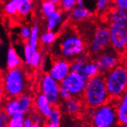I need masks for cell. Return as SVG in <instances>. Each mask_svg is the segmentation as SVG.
I'll use <instances>...</instances> for the list:
<instances>
[{"label":"cell","instance_id":"6da1fadb","mask_svg":"<svg viewBox=\"0 0 127 127\" xmlns=\"http://www.w3.org/2000/svg\"><path fill=\"white\" fill-rule=\"evenodd\" d=\"M59 56L70 63L76 59L82 53L87 52L86 44L79 35L77 29L67 26L58 38Z\"/></svg>","mask_w":127,"mask_h":127},{"label":"cell","instance_id":"7a4b0ae2","mask_svg":"<svg viewBox=\"0 0 127 127\" xmlns=\"http://www.w3.org/2000/svg\"><path fill=\"white\" fill-rule=\"evenodd\" d=\"M6 99L17 98L26 93L29 87L28 74L23 66L12 69H6L1 76Z\"/></svg>","mask_w":127,"mask_h":127},{"label":"cell","instance_id":"3957f363","mask_svg":"<svg viewBox=\"0 0 127 127\" xmlns=\"http://www.w3.org/2000/svg\"><path fill=\"white\" fill-rule=\"evenodd\" d=\"M82 100L88 108L98 107L111 100L103 74L99 73L88 79Z\"/></svg>","mask_w":127,"mask_h":127},{"label":"cell","instance_id":"277c9868","mask_svg":"<svg viewBox=\"0 0 127 127\" xmlns=\"http://www.w3.org/2000/svg\"><path fill=\"white\" fill-rule=\"evenodd\" d=\"M87 117L92 127H119L114 100L95 108H89Z\"/></svg>","mask_w":127,"mask_h":127},{"label":"cell","instance_id":"5b68a950","mask_svg":"<svg viewBox=\"0 0 127 127\" xmlns=\"http://www.w3.org/2000/svg\"><path fill=\"white\" fill-rule=\"evenodd\" d=\"M103 75L112 99H116L127 92V69L124 65L119 64Z\"/></svg>","mask_w":127,"mask_h":127},{"label":"cell","instance_id":"8992f818","mask_svg":"<svg viewBox=\"0 0 127 127\" xmlns=\"http://www.w3.org/2000/svg\"><path fill=\"white\" fill-rule=\"evenodd\" d=\"M121 58L122 56L110 45L92 60L98 67L99 72L105 74L121 64Z\"/></svg>","mask_w":127,"mask_h":127},{"label":"cell","instance_id":"52a82bcc","mask_svg":"<svg viewBox=\"0 0 127 127\" xmlns=\"http://www.w3.org/2000/svg\"><path fill=\"white\" fill-rule=\"evenodd\" d=\"M109 46H110L109 28L105 26H98L91 42L88 45V53L91 59H94Z\"/></svg>","mask_w":127,"mask_h":127},{"label":"cell","instance_id":"ba28073f","mask_svg":"<svg viewBox=\"0 0 127 127\" xmlns=\"http://www.w3.org/2000/svg\"><path fill=\"white\" fill-rule=\"evenodd\" d=\"M60 83L52 77L49 73H44L39 81V89L53 106H60L62 102L59 95Z\"/></svg>","mask_w":127,"mask_h":127},{"label":"cell","instance_id":"9c48e42d","mask_svg":"<svg viewBox=\"0 0 127 127\" xmlns=\"http://www.w3.org/2000/svg\"><path fill=\"white\" fill-rule=\"evenodd\" d=\"M88 79L81 74L70 72L61 82V84L69 89L73 97L82 99L86 87Z\"/></svg>","mask_w":127,"mask_h":127},{"label":"cell","instance_id":"30bf717a","mask_svg":"<svg viewBox=\"0 0 127 127\" xmlns=\"http://www.w3.org/2000/svg\"><path fill=\"white\" fill-rule=\"evenodd\" d=\"M110 45L121 56L126 52L127 27L119 24H109Z\"/></svg>","mask_w":127,"mask_h":127},{"label":"cell","instance_id":"8fae6325","mask_svg":"<svg viewBox=\"0 0 127 127\" xmlns=\"http://www.w3.org/2000/svg\"><path fill=\"white\" fill-rule=\"evenodd\" d=\"M70 72V62L63 58H56L49 69V75L59 83Z\"/></svg>","mask_w":127,"mask_h":127},{"label":"cell","instance_id":"7c38bea8","mask_svg":"<svg viewBox=\"0 0 127 127\" xmlns=\"http://www.w3.org/2000/svg\"><path fill=\"white\" fill-rule=\"evenodd\" d=\"M84 106V103L80 98L72 97L71 99L63 101L60 104L63 113L69 116H78L82 113Z\"/></svg>","mask_w":127,"mask_h":127},{"label":"cell","instance_id":"4fadbf2b","mask_svg":"<svg viewBox=\"0 0 127 127\" xmlns=\"http://www.w3.org/2000/svg\"><path fill=\"white\" fill-rule=\"evenodd\" d=\"M109 24H119L127 27V12L112 5L103 16Z\"/></svg>","mask_w":127,"mask_h":127},{"label":"cell","instance_id":"5bb4252c","mask_svg":"<svg viewBox=\"0 0 127 127\" xmlns=\"http://www.w3.org/2000/svg\"><path fill=\"white\" fill-rule=\"evenodd\" d=\"M34 106L36 111L39 113L44 118H46L51 113L53 106L49 102L46 96L42 93L36 94L34 98Z\"/></svg>","mask_w":127,"mask_h":127},{"label":"cell","instance_id":"9a60e30c","mask_svg":"<svg viewBox=\"0 0 127 127\" xmlns=\"http://www.w3.org/2000/svg\"><path fill=\"white\" fill-rule=\"evenodd\" d=\"M119 125H127V92L119 98L113 99Z\"/></svg>","mask_w":127,"mask_h":127},{"label":"cell","instance_id":"2e32d148","mask_svg":"<svg viewBox=\"0 0 127 127\" xmlns=\"http://www.w3.org/2000/svg\"><path fill=\"white\" fill-rule=\"evenodd\" d=\"M23 65V60L19 56L12 46H9L6 52V60H5V67L6 69H12L18 67H21Z\"/></svg>","mask_w":127,"mask_h":127},{"label":"cell","instance_id":"e0dca14e","mask_svg":"<svg viewBox=\"0 0 127 127\" xmlns=\"http://www.w3.org/2000/svg\"><path fill=\"white\" fill-rule=\"evenodd\" d=\"M21 1L22 0H3L2 2V13L10 18L17 16Z\"/></svg>","mask_w":127,"mask_h":127},{"label":"cell","instance_id":"ac0fdd59","mask_svg":"<svg viewBox=\"0 0 127 127\" xmlns=\"http://www.w3.org/2000/svg\"><path fill=\"white\" fill-rule=\"evenodd\" d=\"M17 100L19 102L20 111L26 115L28 113H30L31 109L34 106V98L32 95L26 92L18 96Z\"/></svg>","mask_w":127,"mask_h":127},{"label":"cell","instance_id":"d6986e66","mask_svg":"<svg viewBox=\"0 0 127 127\" xmlns=\"http://www.w3.org/2000/svg\"><path fill=\"white\" fill-rule=\"evenodd\" d=\"M63 10H57L54 14L46 18V30L55 31L56 29L62 24L63 20Z\"/></svg>","mask_w":127,"mask_h":127},{"label":"cell","instance_id":"ffe728a7","mask_svg":"<svg viewBox=\"0 0 127 127\" xmlns=\"http://www.w3.org/2000/svg\"><path fill=\"white\" fill-rule=\"evenodd\" d=\"M92 16V12L85 7L76 6L71 10V19L76 22L88 19Z\"/></svg>","mask_w":127,"mask_h":127},{"label":"cell","instance_id":"44dd1931","mask_svg":"<svg viewBox=\"0 0 127 127\" xmlns=\"http://www.w3.org/2000/svg\"><path fill=\"white\" fill-rule=\"evenodd\" d=\"M34 8L33 0H22L19 6L17 16L19 18H26L31 14Z\"/></svg>","mask_w":127,"mask_h":127},{"label":"cell","instance_id":"7402d4cb","mask_svg":"<svg viewBox=\"0 0 127 127\" xmlns=\"http://www.w3.org/2000/svg\"><path fill=\"white\" fill-rule=\"evenodd\" d=\"M2 109L9 114V116L20 111L19 102L17 98H8L5 99V102L2 106Z\"/></svg>","mask_w":127,"mask_h":127},{"label":"cell","instance_id":"603a6c76","mask_svg":"<svg viewBox=\"0 0 127 127\" xmlns=\"http://www.w3.org/2000/svg\"><path fill=\"white\" fill-rule=\"evenodd\" d=\"M39 27L38 25H33L31 27V35L28 40V42L30 45V46L33 51L38 50L39 46Z\"/></svg>","mask_w":127,"mask_h":127},{"label":"cell","instance_id":"cb8c5ba5","mask_svg":"<svg viewBox=\"0 0 127 127\" xmlns=\"http://www.w3.org/2000/svg\"><path fill=\"white\" fill-rule=\"evenodd\" d=\"M40 5L41 12L46 18L52 16L58 10V5L48 0H42Z\"/></svg>","mask_w":127,"mask_h":127},{"label":"cell","instance_id":"d4e9b609","mask_svg":"<svg viewBox=\"0 0 127 127\" xmlns=\"http://www.w3.org/2000/svg\"><path fill=\"white\" fill-rule=\"evenodd\" d=\"M88 63L89 62L80 61L77 59H75V60L70 63V72H78L88 79L87 76H86V67H87Z\"/></svg>","mask_w":127,"mask_h":127},{"label":"cell","instance_id":"484cf974","mask_svg":"<svg viewBox=\"0 0 127 127\" xmlns=\"http://www.w3.org/2000/svg\"><path fill=\"white\" fill-rule=\"evenodd\" d=\"M63 112L59 106H53L49 115L46 118V122L48 123H53L56 124L61 125L62 119H63Z\"/></svg>","mask_w":127,"mask_h":127},{"label":"cell","instance_id":"4316f807","mask_svg":"<svg viewBox=\"0 0 127 127\" xmlns=\"http://www.w3.org/2000/svg\"><path fill=\"white\" fill-rule=\"evenodd\" d=\"M26 116V114L19 111L10 116L9 121L7 125L9 127H23Z\"/></svg>","mask_w":127,"mask_h":127},{"label":"cell","instance_id":"83f0119b","mask_svg":"<svg viewBox=\"0 0 127 127\" xmlns=\"http://www.w3.org/2000/svg\"><path fill=\"white\" fill-rule=\"evenodd\" d=\"M56 33L53 31H46L43 32L39 39V43L42 46H50L56 40Z\"/></svg>","mask_w":127,"mask_h":127},{"label":"cell","instance_id":"f1b7e54d","mask_svg":"<svg viewBox=\"0 0 127 127\" xmlns=\"http://www.w3.org/2000/svg\"><path fill=\"white\" fill-rule=\"evenodd\" d=\"M111 3H112V0H96V4H95L96 13L103 16L112 6L110 5Z\"/></svg>","mask_w":127,"mask_h":127},{"label":"cell","instance_id":"f546056e","mask_svg":"<svg viewBox=\"0 0 127 127\" xmlns=\"http://www.w3.org/2000/svg\"><path fill=\"white\" fill-rule=\"evenodd\" d=\"M23 63L28 66L30 65L32 55L33 53V50L32 49L30 45L28 42H23Z\"/></svg>","mask_w":127,"mask_h":127},{"label":"cell","instance_id":"4dcf8cb0","mask_svg":"<svg viewBox=\"0 0 127 127\" xmlns=\"http://www.w3.org/2000/svg\"><path fill=\"white\" fill-rule=\"evenodd\" d=\"M42 62V55L39 50H35L33 51L32 55V59H31V63L30 66L32 69H36L39 66L40 63Z\"/></svg>","mask_w":127,"mask_h":127},{"label":"cell","instance_id":"1f68e13d","mask_svg":"<svg viewBox=\"0 0 127 127\" xmlns=\"http://www.w3.org/2000/svg\"><path fill=\"white\" fill-rule=\"evenodd\" d=\"M31 35V27L26 25L22 26L19 31V39L23 42H28Z\"/></svg>","mask_w":127,"mask_h":127},{"label":"cell","instance_id":"d6a6232c","mask_svg":"<svg viewBox=\"0 0 127 127\" xmlns=\"http://www.w3.org/2000/svg\"><path fill=\"white\" fill-rule=\"evenodd\" d=\"M59 5L63 11L69 12L74 9L76 5V0H61Z\"/></svg>","mask_w":127,"mask_h":127},{"label":"cell","instance_id":"836d02e7","mask_svg":"<svg viewBox=\"0 0 127 127\" xmlns=\"http://www.w3.org/2000/svg\"><path fill=\"white\" fill-rule=\"evenodd\" d=\"M59 95H60L62 102L68 100V99H71L72 97H73L71 93L69 91V89L66 87H65L64 86H63L61 83H60V88H59Z\"/></svg>","mask_w":127,"mask_h":127},{"label":"cell","instance_id":"e575fe53","mask_svg":"<svg viewBox=\"0 0 127 127\" xmlns=\"http://www.w3.org/2000/svg\"><path fill=\"white\" fill-rule=\"evenodd\" d=\"M113 6L127 12V0H112Z\"/></svg>","mask_w":127,"mask_h":127},{"label":"cell","instance_id":"d590c367","mask_svg":"<svg viewBox=\"0 0 127 127\" xmlns=\"http://www.w3.org/2000/svg\"><path fill=\"white\" fill-rule=\"evenodd\" d=\"M32 116V119L33 120V123L35 124H38V125H41L42 123V118H44L38 112H33V113L30 115Z\"/></svg>","mask_w":127,"mask_h":127},{"label":"cell","instance_id":"8d00e7d4","mask_svg":"<svg viewBox=\"0 0 127 127\" xmlns=\"http://www.w3.org/2000/svg\"><path fill=\"white\" fill-rule=\"evenodd\" d=\"M5 99H6V97H5V95L3 86H2V83H0V106H3Z\"/></svg>","mask_w":127,"mask_h":127},{"label":"cell","instance_id":"74e56055","mask_svg":"<svg viewBox=\"0 0 127 127\" xmlns=\"http://www.w3.org/2000/svg\"><path fill=\"white\" fill-rule=\"evenodd\" d=\"M34 124L33 120L31 116H26L23 127H32V126Z\"/></svg>","mask_w":127,"mask_h":127},{"label":"cell","instance_id":"f35d334b","mask_svg":"<svg viewBox=\"0 0 127 127\" xmlns=\"http://www.w3.org/2000/svg\"><path fill=\"white\" fill-rule=\"evenodd\" d=\"M65 127H92L90 125H87L81 123H71L68 125H66Z\"/></svg>","mask_w":127,"mask_h":127},{"label":"cell","instance_id":"ab89813d","mask_svg":"<svg viewBox=\"0 0 127 127\" xmlns=\"http://www.w3.org/2000/svg\"><path fill=\"white\" fill-rule=\"evenodd\" d=\"M45 127H61V126L59 125V124H56V123H48V122H46Z\"/></svg>","mask_w":127,"mask_h":127},{"label":"cell","instance_id":"60d3db41","mask_svg":"<svg viewBox=\"0 0 127 127\" xmlns=\"http://www.w3.org/2000/svg\"><path fill=\"white\" fill-rule=\"evenodd\" d=\"M76 5L79 7H84V0H76Z\"/></svg>","mask_w":127,"mask_h":127},{"label":"cell","instance_id":"b9f144b4","mask_svg":"<svg viewBox=\"0 0 127 127\" xmlns=\"http://www.w3.org/2000/svg\"><path fill=\"white\" fill-rule=\"evenodd\" d=\"M48 1H50V2H53L56 3V5H59V4H60V2H61V0H48Z\"/></svg>","mask_w":127,"mask_h":127},{"label":"cell","instance_id":"7bdbcfd3","mask_svg":"<svg viewBox=\"0 0 127 127\" xmlns=\"http://www.w3.org/2000/svg\"><path fill=\"white\" fill-rule=\"evenodd\" d=\"M5 124L4 123V122L2 121V119H1V117H0V127H2L3 126H5Z\"/></svg>","mask_w":127,"mask_h":127},{"label":"cell","instance_id":"ee69618b","mask_svg":"<svg viewBox=\"0 0 127 127\" xmlns=\"http://www.w3.org/2000/svg\"><path fill=\"white\" fill-rule=\"evenodd\" d=\"M32 127H41V126L40 125H38V124H33L32 126Z\"/></svg>","mask_w":127,"mask_h":127},{"label":"cell","instance_id":"f6af8a7d","mask_svg":"<svg viewBox=\"0 0 127 127\" xmlns=\"http://www.w3.org/2000/svg\"><path fill=\"white\" fill-rule=\"evenodd\" d=\"M126 59H127V33H126Z\"/></svg>","mask_w":127,"mask_h":127},{"label":"cell","instance_id":"bcb514c9","mask_svg":"<svg viewBox=\"0 0 127 127\" xmlns=\"http://www.w3.org/2000/svg\"><path fill=\"white\" fill-rule=\"evenodd\" d=\"M2 41L1 38H0V49L2 48Z\"/></svg>","mask_w":127,"mask_h":127},{"label":"cell","instance_id":"7dc6e473","mask_svg":"<svg viewBox=\"0 0 127 127\" xmlns=\"http://www.w3.org/2000/svg\"><path fill=\"white\" fill-rule=\"evenodd\" d=\"M123 65H124L126 66V68L127 69V59H126V63H124Z\"/></svg>","mask_w":127,"mask_h":127},{"label":"cell","instance_id":"c3c4849f","mask_svg":"<svg viewBox=\"0 0 127 127\" xmlns=\"http://www.w3.org/2000/svg\"><path fill=\"white\" fill-rule=\"evenodd\" d=\"M1 13H2V4L0 2V15H1Z\"/></svg>","mask_w":127,"mask_h":127},{"label":"cell","instance_id":"681fc988","mask_svg":"<svg viewBox=\"0 0 127 127\" xmlns=\"http://www.w3.org/2000/svg\"><path fill=\"white\" fill-rule=\"evenodd\" d=\"M119 127H127V125H119Z\"/></svg>","mask_w":127,"mask_h":127},{"label":"cell","instance_id":"f907efd6","mask_svg":"<svg viewBox=\"0 0 127 127\" xmlns=\"http://www.w3.org/2000/svg\"><path fill=\"white\" fill-rule=\"evenodd\" d=\"M2 127H9V126H8V125H5V126H3Z\"/></svg>","mask_w":127,"mask_h":127},{"label":"cell","instance_id":"816d5d0a","mask_svg":"<svg viewBox=\"0 0 127 127\" xmlns=\"http://www.w3.org/2000/svg\"><path fill=\"white\" fill-rule=\"evenodd\" d=\"M1 1H2H2H3V0H0V2H1Z\"/></svg>","mask_w":127,"mask_h":127}]
</instances>
